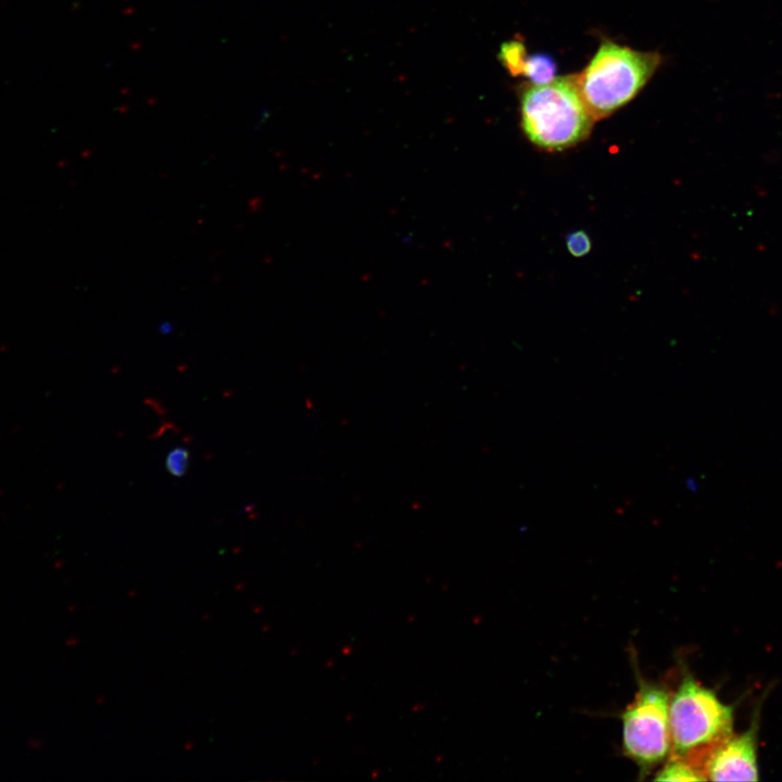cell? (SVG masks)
<instances>
[{"label":"cell","instance_id":"7","mask_svg":"<svg viewBox=\"0 0 782 782\" xmlns=\"http://www.w3.org/2000/svg\"><path fill=\"white\" fill-rule=\"evenodd\" d=\"M655 780L659 781H703L701 773L685 759L669 756Z\"/></svg>","mask_w":782,"mask_h":782},{"label":"cell","instance_id":"2","mask_svg":"<svg viewBox=\"0 0 782 782\" xmlns=\"http://www.w3.org/2000/svg\"><path fill=\"white\" fill-rule=\"evenodd\" d=\"M661 62L657 52L639 51L610 40L602 42L580 74L581 96L595 121L629 103Z\"/></svg>","mask_w":782,"mask_h":782},{"label":"cell","instance_id":"1","mask_svg":"<svg viewBox=\"0 0 782 782\" xmlns=\"http://www.w3.org/2000/svg\"><path fill=\"white\" fill-rule=\"evenodd\" d=\"M520 122L532 144L558 152L585 140L596 121L581 96L576 75H568L525 86L520 91Z\"/></svg>","mask_w":782,"mask_h":782},{"label":"cell","instance_id":"4","mask_svg":"<svg viewBox=\"0 0 782 782\" xmlns=\"http://www.w3.org/2000/svg\"><path fill=\"white\" fill-rule=\"evenodd\" d=\"M670 695L665 686L640 680L633 702L621 714L622 748L642 777L670 755Z\"/></svg>","mask_w":782,"mask_h":782},{"label":"cell","instance_id":"6","mask_svg":"<svg viewBox=\"0 0 782 782\" xmlns=\"http://www.w3.org/2000/svg\"><path fill=\"white\" fill-rule=\"evenodd\" d=\"M555 74L556 63L550 54L535 53L528 55L524 75L529 79L530 84H547L555 78Z\"/></svg>","mask_w":782,"mask_h":782},{"label":"cell","instance_id":"8","mask_svg":"<svg viewBox=\"0 0 782 782\" xmlns=\"http://www.w3.org/2000/svg\"><path fill=\"white\" fill-rule=\"evenodd\" d=\"M499 59L512 76L524 75L528 59L527 50L520 40H509L501 46Z\"/></svg>","mask_w":782,"mask_h":782},{"label":"cell","instance_id":"9","mask_svg":"<svg viewBox=\"0 0 782 782\" xmlns=\"http://www.w3.org/2000/svg\"><path fill=\"white\" fill-rule=\"evenodd\" d=\"M190 452L184 446L171 450L165 458L166 470L176 478L186 475L189 467Z\"/></svg>","mask_w":782,"mask_h":782},{"label":"cell","instance_id":"10","mask_svg":"<svg viewBox=\"0 0 782 782\" xmlns=\"http://www.w3.org/2000/svg\"><path fill=\"white\" fill-rule=\"evenodd\" d=\"M566 248L575 257L586 255L592 247L590 236L584 230H576L566 236Z\"/></svg>","mask_w":782,"mask_h":782},{"label":"cell","instance_id":"5","mask_svg":"<svg viewBox=\"0 0 782 782\" xmlns=\"http://www.w3.org/2000/svg\"><path fill=\"white\" fill-rule=\"evenodd\" d=\"M757 724L741 734H731L703 753L688 759L704 778L712 781H756Z\"/></svg>","mask_w":782,"mask_h":782},{"label":"cell","instance_id":"3","mask_svg":"<svg viewBox=\"0 0 782 782\" xmlns=\"http://www.w3.org/2000/svg\"><path fill=\"white\" fill-rule=\"evenodd\" d=\"M733 707L691 674L682 678L669 701V756L690 759L733 733Z\"/></svg>","mask_w":782,"mask_h":782}]
</instances>
